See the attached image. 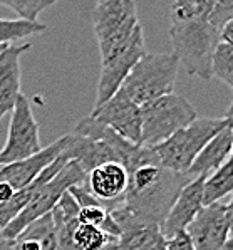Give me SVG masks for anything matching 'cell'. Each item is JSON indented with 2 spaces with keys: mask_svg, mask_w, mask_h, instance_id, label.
Wrapping results in <instances>:
<instances>
[{
  "mask_svg": "<svg viewBox=\"0 0 233 250\" xmlns=\"http://www.w3.org/2000/svg\"><path fill=\"white\" fill-rule=\"evenodd\" d=\"M190 180L186 173L161 167L155 155L128 171V188L123 203L111 213L161 227L178 193Z\"/></svg>",
  "mask_w": 233,
  "mask_h": 250,
  "instance_id": "obj_1",
  "label": "cell"
},
{
  "mask_svg": "<svg viewBox=\"0 0 233 250\" xmlns=\"http://www.w3.org/2000/svg\"><path fill=\"white\" fill-rule=\"evenodd\" d=\"M170 37L173 54L190 76L212 79V56L220 42V29L200 17L170 15Z\"/></svg>",
  "mask_w": 233,
  "mask_h": 250,
  "instance_id": "obj_2",
  "label": "cell"
},
{
  "mask_svg": "<svg viewBox=\"0 0 233 250\" xmlns=\"http://www.w3.org/2000/svg\"><path fill=\"white\" fill-rule=\"evenodd\" d=\"M228 125H232V111H228L223 118H196L163 143L151 146V149L161 167L186 173L201 148Z\"/></svg>",
  "mask_w": 233,
  "mask_h": 250,
  "instance_id": "obj_3",
  "label": "cell"
},
{
  "mask_svg": "<svg viewBox=\"0 0 233 250\" xmlns=\"http://www.w3.org/2000/svg\"><path fill=\"white\" fill-rule=\"evenodd\" d=\"M179 61L173 52L144 54L126 76L119 89L137 106H144L175 89Z\"/></svg>",
  "mask_w": 233,
  "mask_h": 250,
  "instance_id": "obj_4",
  "label": "cell"
},
{
  "mask_svg": "<svg viewBox=\"0 0 233 250\" xmlns=\"http://www.w3.org/2000/svg\"><path fill=\"white\" fill-rule=\"evenodd\" d=\"M93 29L101 59L124 49L143 29L136 0H97L93 9Z\"/></svg>",
  "mask_w": 233,
  "mask_h": 250,
  "instance_id": "obj_5",
  "label": "cell"
},
{
  "mask_svg": "<svg viewBox=\"0 0 233 250\" xmlns=\"http://www.w3.org/2000/svg\"><path fill=\"white\" fill-rule=\"evenodd\" d=\"M196 119V111L188 99L175 92L141 106L139 145L151 148Z\"/></svg>",
  "mask_w": 233,
  "mask_h": 250,
  "instance_id": "obj_6",
  "label": "cell"
},
{
  "mask_svg": "<svg viewBox=\"0 0 233 250\" xmlns=\"http://www.w3.org/2000/svg\"><path fill=\"white\" fill-rule=\"evenodd\" d=\"M56 227L57 247L56 250H114L117 237L102 232L93 225L81 224L78 220L79 205L66 193L60 197L57 205L51 210Z\"/></svg>",
  "mask_w": 233,
  "mask_h": 250,
  "instance_id": "obj_7",
  "label": "cell"
},
{
  "mask_svg": "<svg viewBox=\"0 0 233 250\" xmlns=\"http://www.w3.org/2000/svg\"><path fill=\"white\" fill-rule=\"evenodd\" d=\"M84 180H86V173L82 171V168L76 161H67L62 170L57 173L51 182L42 185L39 190L34 193V197L30 198L27 207L3 229L5 237L14 240L30 222L37 220L39 217L49 213V211L54 208L60 197L69 190V187L84 183Z\"/></svg>",
  "mask_w": 233,
  "mask_h": 250,
  "instance_id": "obj_8",
  "label": "cell"
},
{
  "mask_svg": "<svg viewBox=\"0 0 233 250\" xmlns=\"http://www.w3.org/2000/svg\"><path fill=\"white\" fill-rule=\"evenodd\" d=\"M42 148L44 146L40 145L39 125L34 118L30 101L27 96L20 94L12 109L7 141L0 149V167L29 158Z\"/></svg>",
  "mask_w": 233,
  "mask_h": 250,
  "instance_id": "obj_9",
  "label": "cell"
},
{
  "mask_svg": "<svg viewBox=\"0 0 233 250\" xmlns=\"http://www.w3.org/2000/svg\"><path fill=\"white\" fill-rule=\"evenodd\" d=\"M232 200L227 197L203 207L186 227V233L192 238L194 250H220L232 238Z\"/></svg>",
  "mask_w": 233,
  "mask_h": 250,
  "instance_id": "obj_10",
  "label": "cell"
},
{
  "mask_svg": "<svg viewBox=\"0 0 233 250\" xmlns=\"http://www.w3.org/2000/svg\"><path fill=\"white\" fill-rule=\"evenodd\" d=\"M144 54H146V49H144V36L143 29H141L135 34V37L124 49L102 57L94 107L106 103L114 92L119 89L124 78Z\"/></svg>",
  "mask_w": 233,
  "mask_h": 250,
  "instance_id": "obj_11",
  "label": "cell"
},
{
  "mask_svg": "<svg viewBox=\"0 0 233 250\" xmlns=\"http://www.w3.org/2000/svg\"><path fill=\"white\" fill-rule=\"evenodd\" d=\"M89 116L94 121L111 128L129 143L139 145L141 107L135 101H131L123 89H117L101 106L93 107Z\"/></svg>",
  "mask_w": 233,
  "mask_h": 250,
  "instance_id": "obj_12",
  "label": "cell"
},
{
  "mask_svg": "<svg viewBox=\"0 0 233 250\" xmlns=\"http://www.w3.org/2000/svg\"><path fill=\"white\" fill-rule=\"evenodd\" d=\"M84 185L104 208L113 211L123 203L128 188V171L119 161H108L87 173Z\"/></svg>",
  "mask_w": 233,
  "mask_h": 250,
  "instance_id": "obj_13",
  "label": "cell"
},
{
  "mask_svg": "<svg viewBox=\"0 0 233 250\" xmlns=\"http://www.w3.org/2000/svg\"><path fill=\"white\" fill-rule=\"evenodd\" d=\"M205 178L206 176H196V178L190 180L178 193L176 200L173 202L161 227H159L165 238H170L175 233L186 230V227L192 224V220L196 217L198 211L203 208Z\"/></svg>",
  "mask_w": 233,
  "mask_h": 250,
  "instance_id": "obj_14",
  "label": "cell"
},
{
  "mask_svg": "<svg viewBox=\"0 0 233 250\" xmlns=\"http://www.w3.org/2000/svg\"><path fill=\"white\" fill-rule=\"evenodd\" d=\"M66 143H67V134L59 138L52 145L42 148L39 153L29 156V158L0 167V182H5L7 185H10L14 188V191L24 188L32 180H36L39 176V173L45 167H49L62 153Z\"/></svg>",
  "mask_w": 233,
  "mask_h": 250,
  "instance_id": "obj_15",
  "label": "cell"
},
{
  "mask_svg": "<svg viewBox=\"0 0 233 250\" xmlns=\"http://www.w3.org/2000/svg\"><path fill=\"white\" fill-rule=\"evenodd\" d=\"M60 155L66 156L69 161H76L86 175L102 163L119 161L116 149L109 143L97 140V138L82 136V134L76 133L67 134V143Z\"/></svg>",
  "mask_w": 233,
  "mask_h": 250,
  "instance_id": "obj_16",
  "label": "cell"
},
{
  "mask_svg": "<svg viewBox=\"0 0 233 250\" xmlns=\"http://www.w3.org/2000/svg\"><path fill=\"white\" fill-rule=\"evenodd\" d=\"M32 47L30 42L22 45H7L0 52V119L12 113L20 92V56Z\"/></svg>",
  "mask_w": 233,
  "mask_h": 250,
  "instance_id": "obj_17",
  "label": "cell"
},
{
  "mask_svg": "<svg viewBox=\"0 0 233 250\" xmlns=\"http://www.w3.org/2000/svg\"><path fill=\"white\" fill-rule=\"evenodd\" d=\"M113 218L121 229L114 250H166V238L159 225L121 215H113Z\"/></svg>",
  "mask_w": 233,
  "mask_h": 250,
  "instance_id": "obj_18",
  "label": "cell"
},
{
  "mask_svg": "<svg viewBox=\"0 0 233 250\" xmlns=\"http://www.w3.org/2000/svg\"><path fill=\"white\" fill-rule=\"evenodd\" d=\"M232 149L233 129L232 125H228L201 148V151L193 160L192 167L186 171V175L192 180L196 178V176H208L210 173L218 170L228 158H232Z\"/></svg>",
  "mask_w": 233,
  "mask_h": 250,
  "instance_id": "obj_19",
  "label": "cell"
},
{
  "mask_svg": "<svg viewBox=\"0 0 233 250\" xmlns=\"http://www.w3.org/2000/svg\"><path fill=\"white\" fill-rule=\"evenodd\" d=\"M67 161L69 160L66 156L59 155L51 165H49V167H45L44 170L39 173V176H37L36 180H32L29 185H25L24 188H20V190L14 191L12 198L7 200L5 203H0V229L2 230L5 229V227L9 225L10 222H12L14 218L25 208V207H27V203L30 202V198L34 197V193L39 190L42 185L51 182L57 173L62 170L64 165H66Z\"/></svg>",
  "mask_w": 233,
  "mask_h": 250,
  "instance_id": "obj_20",
  "label": "cell"
},
{
  "mask_svg": "<svg viewBox=\"0 0 233 250\" xmlns=\"http://www.w3.org/2000/svg\"><path fill=\"white\" fill-rule=\"evenodd\" d=\"M57 237L52 213L42 215L14 238L12 250H56Z\"/></svg>",
  "mask_w": 233,
  "mask_h": 250,
  "instance_id": "obj_21",
  "label": "cell"
},
{
  "mask_svg": "<svg viewBox=\"0 0 233 250\" xmlns=\"http://www.w3.org/2000/svg\"><path fill=\"white\" fill-rule=\"evenodd\" d=\"M232 190H233V168H232V158H228L218 170L210 173L205 178L203 207L212 205V203L230 197Z\"/></svg>",
  "mask_w": 233,
  "mask_h": 250,
  "instance_id": "obj_22",
  "label": "cell"
},
{
  "mask_svg": "<svg viewBox=\"0 0 233 250\" xmlns=\"http://www.w3.org/2000/svg\"><path fill=\"white\" fill-rule=\"evenodd\" d=\"M78 220L81 222V224L97 227L102 232L109 233V235H113V237L121 235V229L117 227L116 222H114L111 211L108 208H104L99 202H93L84 207H79Z\"/></svg>",
  "mask_w": 233,
  "mask_h": 250,
  "instance_id": "obj_23",
  "label": "cell"
},
{
  "mask_svg": "<svg viewBox=\"0 0 233 250\" xmlns=\"http://www.w3.org/2000/svg\"><path fill=\"white\" fill-rule=\"evenodd\" d=\"M47 30L45 24L22 21V19H0V45H9V42L37 36Z\"/></svg>",
  "mask_w": 233,
  "mask_h": 250,
  "instance_id": "obj_24",
  "label": "cell"
},
{
  "mask_svg": "<svg viewBox=\"0 0 233 250\" xmlns=\"http://www.w3.org/2000/svg\"><path fill=\"white\" fill-rule=\"evenodd\" d=\"M212 78L220 79L228 87H233V45L218 42L212 56Z\"/></svg>",
  "mask_w": 233,
  "mask_h": 250,
  "instance_id": "obj_25",
  "label": "cell"
},
{
  "mask_svg": "<svg viewBox=\"0 0 233 250\" xmlns=\"http://www.w3.org/2000/svg\"><path fill=\"white\" fill-rule=\"evenodd\" d=\"M54 0H0V5L12 9L19 19L29 22H37L40 12L54 5Z\"/></svg>",
  "mask_w": 233,
  "mask_h": 250,
  "instance_id": "obj_26",
  "label": "cell"
},
{
  "mask_svg": "<svg viewBox=\"0 0 233 250\" xmlns=\"http://www.w3.org/2000/svg\"><path fill=\"white\" fill-rule=\"evenodd\" d=\"M212 0H173L170 15L173 17H200L208 21Z\"/></svg>",
  "mask_w": 233,
  "mask_h": 250,
  "instance_id": "obj_27",
  "label": "cell"
},
{
  "mask_svg": "<svg viewBox=\"0 0 233 250\" xmlns=\"http://www.w3.org/2000/svg\"><path fill=\"white\" fill-rule=\"evenodd\" d=\"M233 19V0H212L208 22L216 29H221Z\"/></svg>",
  "mask_w": 233,
  "mask_h": 250,
  "instance_id": "obj_28",
  "label": "cell"
},
{
  "mask_svg": "<svg viewBox=\"0 0 233 250\" xmlns=\"http://www.w3.org/2000/svg\"><path fill=\"white\" fill-rule=\"evenodd\" d=\"M166 250H194V247L186 230H183L166 238Z\"/></svg>",
  "mask_w": 233,
  "mask_h": 250,
  "instance_id": "obj_29",
  "label": "cell"
},
{
  "mask_svg": "<svg viewBox=\"0 0 233 250\" xmlns=\"http://www.w3.org/2000/svg\"><path fill=\"white\" fill-rule=\"evenodd\" d=\"M220 41L233 45V19L232 21H228L227 24L220 29Z\"/></svg>",
  "mask_w": 233,
  "mask_h": 250,
  "instance_id": "obj_30",
  "label": "cell"
},
{
  "mask_svg": "<svg viewBox=\"0 0 233 250\" xmlns=\"http://www.w3.org/2000/svg\"><path fill=\"white\" fill-rule=\"evenodd\" d=\"M14 195V188L5 182H0V203H5L7 200H10Z\"/></svg>",
  "mask_w": 233,
  "mask_h": 250,
  "instance_id": "obj_31",
  "label": "cell"
},
{
  "mask_svg": "<svg viewBox=\"0 0 233 250\" xmlns=\"http://www.w3.org/2000/svg\"><path fill=\"white\" fill-rule=\"evenodd\" d=\"M12 245H14V240L9 237H5L3 230L0 229V250H12Z\"/></svg>",
  "mask_w": 233,
  "mask_h": 250,
  "instance_id": "obj_32",
  "label": "cell"
},
{
  "mask_svg": "<svg viewBox=\"0 0 233 250\" xmlns=\"http://www.w3.org/2000/svg\"><path fill=\"white\" fill-rule=\"evenodd\" d=\"M220 250H233V242H232V238H230V240H228L227 244H225Z\"/></svg>",
  "mask_w": 233,
  "mask_h": 250,
  "instance_id": "obj_33",
  "label": "cell"
},
{
  "mask_svg": "<svg viewBox=\"0 0 233 250\" xmlns=\"http://www.w3.org/2000/svg\"><path fill=\"white\" fill-rule=\"evenodd\" d=\"M7 47V45H0V52H2L3 51V49H5Z\"/></svg>",
  "mask_w": 233,
  "mask_h": 250,
  "instance_id": "obj_34",
  "label": "cell"
},
{
  "mask_svg": "<svg viewBox=\"0 0 233 250\" xmlns=\"http://www.w3.org/2000/svg\"><path fill=\"white\" fill-rule=\"evenodd\" d=\"M54 2H57V0H54Z\"/></svg>",
  "mask_w": 233,
  "mask_h": 250,
  "instance_id": "obj_35",
  "label": "cell"
}]
</instances>
